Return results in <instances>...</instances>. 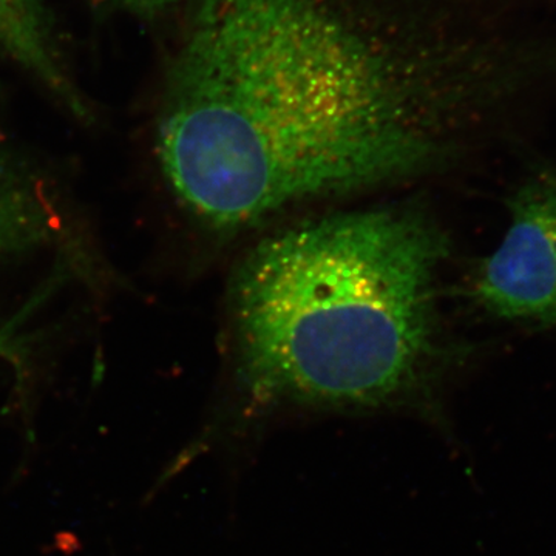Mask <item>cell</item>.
<instances>
[{
	"label": "cell",
	"instance_id": "1",
	"mask_svg": "<svg viewBox=\"0 0 556 556\" xmlns=\"http://www.w3.org/2000/svg\"><path fill=\"white\" fill-rule=\"evenodd\" d=\"M460 53L401 0H201L161 109L164 175L222 232L419 177L459 150Z\"/></svg>",
	"mask_w": 556,
	"mask_h": 556
},
{
	"label": "cell",
	"instance_id": "2",
	"mask_svg": "<svg viewBox=\"0 0 556 556\" xmlns=\"http://www.w3.org/2000/svg\"><path fill=\"white\" fill-rule=\"evenodd\" d=\"M447 251L438 226L408 208L334 215L258 244L232 292L249 401L348 413L422 399Z\"/></svg>",
	"mask_w": 556,
	"mask_h": 556
},
{
	"label": "cell",
	"instance_id": "3",
	"mask_svg": "<svg viewBox=\"0 0 556 556\" xmlns=\"http://www.w3.org/2000/svg\"><path fill=\"white\" fill-rule=\"evenodd\" d=\"M510 226L475 280L495 317L556 324V163L532 167L508 200Z\"/></svg>",
	"mask_w": 556,
	"mask_h": 556
},
{
	"label": "cell",
	"instance_id": "4",
	"mask_svg": "<svg viewBox=\"0 0 556 556\" xmlns=\"http://www.w3.org/2000/svg\"><path fill=\"white\" fill-rule=\"evenodd\" d=\"M0 51L35 72L62 94L68 93L51 50L39 0H0Z\"/></svg>",
	"mask_w": 556,
	"mask_h": 556
},
{
	"label": "cell",
	"instance_id": "5",
	"mask_svg": "<svg viewBox=\"0 0 556 556\" xmlns=\"http://www.w3.org/2000/svg\"><path fill=\"white\" fill-rule=\"evenodd\" d=\"M49 229L47 208L24 179L0 160V255L38 243Z\"/></svg>",
	"mask_w": 556,
	"mask_h": 556
},
{
	"label": "cell",
	"instance_id": "6",
	"mask_svg": "<svg viewBox=\"0 0 556 556\" xmlns=\"http://www.w3.org/2000/svg\"><path fill=\"white\" fill-rule=\"evenodd\" d=\"M113 2H118L119 5L137 13L155 14L169 9L177 0H113Z\"/></svg>",
	"mask_w": 556,
	"mask_h": 556
},
{
	"label": "cell",
	"instance_id": "7",
	"mask_svg": "<svg viewBox=\"0 0 556 556\" xmlns=\"http://www.w3.org/2000/svg\"><path fill=\"white\" fill-rule=\"evenodd\" d=\"M0 356L3 357H14V346L11 345L9 339L3 336V332H0Z\"/></svg>",
	"mask_w": 556,
	"mask_h": 556
}]
</instances>
